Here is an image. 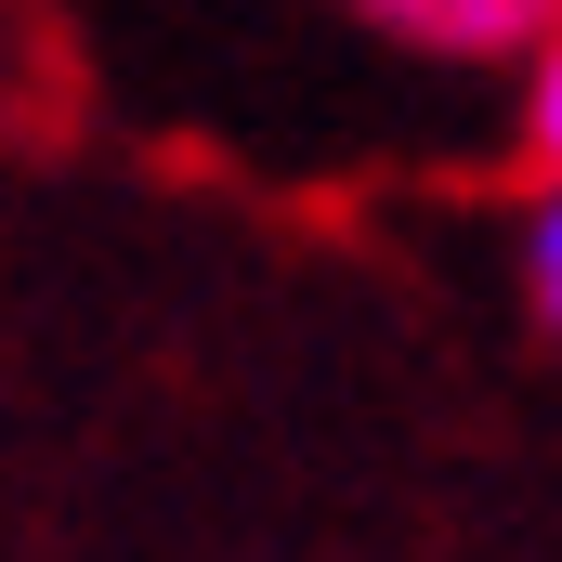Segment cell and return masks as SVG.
I'll use <instances>...</instances> for the list:
<instances>
[{
	"label": "cell",
	"mask_w": 562,
	"mask_h": 562,
	"mask_svg": "<svg viewBox=\"0 0 562 562\" xmlns=\"http://www.w3.org/2000/svg\"><path fill=\"white\" fill-rule=\"evenodd\" d=\"M524 132H537V157H550V183H562V26H537V79H524Z\"/></svg>",
	"instance_id": "2"
},
{
	"label": "cell",
	"mask_w": 562,
	"mask_h": 562,
	"mask_svg": "<svg viewBox=\"0 0 562 562\" xmlns=\"http://www.w3.org/2000/svg\"><path fill=\"white\" fill-rule=\"evenodd\" d=\"M524 288H537V314L562 327V183L537 196V223H524Z\"/></svg>",
	"instance_id": "3"
},
{
	"label": "cell",
	"mask_w": 562,
	"mask_h": 562,
	"mask_svg": "<svg viewBox=\"0 0 562 562\" xmlns=\"http://www.w3.org/2000/svg\"><path fill=\"white\" fill-rule=\"evenodd\" d=\"M353 13H380L393 40H431V53H510V40H537L562 0H353Z\"/></svg>",
	"instance_id": "1"
}]
</instances>
